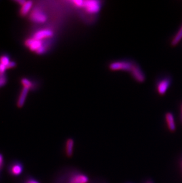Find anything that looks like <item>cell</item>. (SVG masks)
Returning <instances> with one entry per match:
<instances>
[{"label":"cell","instance_id":"12","mask_svg":"<svg viewBox=\"0 0 182 183\" xmlns=\"http://www.w3.org/2000/svg\"><path fill=\"white\" fill-rule=\"evenodd\" d=\"M29 89H28V88L23 87V89L21 91V93L20 94V97L18 98V100L17 101V106L18 107L21 108V107L23 106Z\"/></svg>","mask_w":182,"mask_h":183},{"label":"cell","instance_id":"5","mask_svg":"<svg viewBox=\"0 0 182 183\" xmlns=\"http://www.w3.org/2000/svg\"><path fill=\"white\" fill-rule=\"evenodd\" d=\"M30 19L37 23H43L46 22V15L39 8H35L30 15Z\"/></svg>","mask_w":182,"mask_h":183},{"label":"cell","instance_id":"24","mask_svg":"<svg viewBox=\"0 0 182 183\" xmlns=\"http://www.w3.org/2000/svg\"><path fill=\"white\" fill-rule=\"evenodd\" d=\"M146 183H153L152 181H147V182Z\"/></svg>","mask_w":182,"mask_h":183},{"label":"cell","instance_id":"14","mask_svg":"<svg viewBox=\"0 0 182 183\" xmlns=\"http://www.w3.org/2000/svg\"><path fill=\"white\" fill-rule=\"evenodd\" d=\"M182 39V27L179 30V31L177 32L176 35L173 37V40L171 41V45L172 46H175L177 45L179 42Z\"/></svg>","mask_w":182,"mask_h":183},{"label":"cell","instance_id":"17","mask_svg":"<svg viewBox=\"0 0 182 183\" xmlns=\"http://www.w3.org/2000/svg\"><path fill=\"white\" fill-rule=\"evenodd\" d=\"M21 83L23 85L24 87L30 89V88L32 87V84L27 78H23L21 79Z\"/></svg>","mask_w":182,"mask_h":183},{"label":"cell","instance_id":"19","mask_svg":"<svg viewBox=\"0 0 182 183\" xmlns=\"http://www.w3.org/2000/svg\"><path fill=\"white\" fill-rule=\"evenodd\" d=\"M7 82V79L4 75H0V87L4 85Z\"/></svg>","mask_w":182,"mask_h":183},{"label":"cell","instance_id":"9","mask_svg":"<svg viewBox=\"0 0 182 183\" xmlns=\"http://www.w3.org/2000/svg\"><path fill=\"white\" fill-rule=\"evenodd\" d=\"M165 120L169 130L171 132H175L176 130V127L173 114L171 113H167L165 114Z\"/></svg>","mask_w":182,"mask_h":183},{"label":"cell","instance_id":"10","mask_svg":"<svg viewBox=\"0 0 182 183\" xmlns=\"http://www.w3.org/2000/svg\"><path fill=\"white\" fill-rule=\"evenodd\" d=\"M89 178L83 174H77L70 178L69 183H87Z\"/></svg>","mask_w":182,"mask_h":183},{"label":"cell","instance_id":"7","mask_svg":"<svg viewBox=\"0 0 182 183\" xmlns=\"http://www.w3.org/2000/svg\"><path fill=\"white\" fill-rule=\"evenodd\" d=\"M25 45L32 52H36L39 48L43 46L42 41L37 40L33 37L27 39L25 41Z\"/></svg>","mask_w":182,"mask_h":183},{"label":"cell","instance_id":"6","mask_svg":"<svg viewBox=\"0 0 182 183\" xmlns=\"http://www.w3.org/2000/svg\"><path fill=\"white\" fill-rule=\"evenodd\" d=\"M170 85V79L169 78H164L158 81L156 84V90L159 94L165 95Z\"/></svg>","mask_w":182,"mask_h":183},{"label":"cell","instance_id":"18","mask_svg":"<svg viewBox=\"0 0 182 183\" xmlns=\"http://www.w3.org/2000/svg\"><path fill=\"white\" fill-rule=\"evenodd\" d=\"M4 166V158L2 154L0 152V178H1V172L2 171Z\"/></svg>","mask_w":182,"mask_h":183},{"label":"cell","instance_id":"25","mask_svg":"<svg viewBox=\"0 0 182 183\" xmlns=\"http://www.w3.org/2000/svg\"><path fill=\"white\" fill-rule=\"evenodd\" d=\"M181 114H182V104L181 106Z\"/></svg>","mask_w":182,"mask_h":183},{"label":"cell","instance_id":"16","mask_svg":"<svg viewBox=\"0 0 182 183\" xmlns=\"http://www.w3.org/2000/svg\"><path fill=\"white\" fill-rule=\"evenodd\" d=\"M10 62L9 58L7 56H2L0 58V64L6 65V66Z\"/></svg>","mask_w":182,"mask_h":183},{"label":"cell","instance_id":"23","mask_svg":"<svg viewBox=\"0 0 182 183\" xmlns=\"http://www.w3.org/2000/svg\"><path fill=\"white\" fill-rule=\"evenodd\" d=\"M27 1H23V0H20V1H17V2H18L20 6H23L24 4H26V2Z\"/></svg>","mask_w":182,"mask_h":183},{"label":"cell","instance_id":"1","mask_svg":"<svg viewBox=\"0 0 182 183\" xmlns=\"http://www.w3.org/2000/svg\"><path fill=\"white\" fill-rule=\"evenodd\" d=\"M134 62L130 60H119L111 62L108 68L112 71H124L129 72Z\"/></svg>","mask_w":182,"mask_h":183},{"label":"cell","instance_id":"20","mask_svg":"<svg viewBox=\"0 0 182 183\" xmlns=\"http://www.w3.org/2000/svg\"><path fill=\"white\" fill-rule=\"evenodd\" d=\"M7 69V66L6 65L0 64V75H4V73Z\"/></svg>","mask_w":182,"mask_h":183},{"label":"cell","instance_id":"13","mask_svg":"<svg viewBox=\"0 0 182 183\" xmlns=\"http://www.w3.org/2000/svg\"><path fill=\"white\" fill-rule=\"evenodd\" d=\"M33 6V2L31 1H28L26 2L25 4L21 7V10H20V14L21 16H25L29 12L31 7Z\"/></svg>","mask_w":182,"mask_h":183},{"label":"cell","instance_id":"2","mask_svg":"<svg viewBox=\"0 0 182 183\" xmlns=\"http://www.w3.org/2000/svg\"><path fill=\"white\" fill-rule=\"evenodd\" d=\"M24 170L23 162L17 160H12L7 166V171L12 177L20 176L23 172Z\"/></svg>","mask_w":182,"mask_h":183},{"label":"cell","instance_id":"11","mask_svg":"<svg viewBox=\"0 0 182 183\" xmlns=\"http://www.w3.org/2000/svg\"><path fill=\"white\" fill-rule=\"evenodd\" d=\"M74 141L72 139H68L65 144V153L68 157H71L73 152Z\"/></svg>","mask_w":182,"mask_h":183},{"label":"cell","instance_id":"21","mask_svg":"<svg viewBox=\"0 0 182 183\" xmlns=\"http://www.w3.org/2000/svg\"><path fill=\"white\" fill-rule=\"evenodd\" d=\"M46 52V47L44 46H42V47L39 48L36 52L35 53L39 54V55H41L43 54Z\"/></svg>","mask_w":182,"mask_h":183},{"label":"cell","instance_id":"3","mask_svg":"<svg viewBox=\"0 0 182 183\" xmlns=\"http://www.w3.org/2000/svg\"><path fill=\"white\" fill-rule=\"evenodd\" d=\"M101 1H83L82 5L81 8L88 14H96L101 9Z\"/></svg>","mask_w":182,"mask_h":183},{"label":"cell","instance_id":"8","mask_svg":"<svg viewBox=\"0 0 182 183\" xmlns=\"http://www.w3.org/2000/svg\"><path fill=\"white\" fill-rule=\"evenodd\" d=\"M54 35V32L52 30L43 29L39 30L33 35V38L37 40L42 41L44 39L52 37Z\"/></svg>","mask_w":182,"mask_h":183},{"label":"cell","instance_id":"15","mask_svg":"<svg viewBox=\"0 0 182 183\" xmlns=\"http://www.w3.org/2000/svg\"><path fill=\"white\" fill-rule=\"evenodd\" d=\"M20 183H41V182L32 176H27L24 177Z\"/></svg>","mask_w":182,"mask_h":183},{"label":"cell","instance_id":"22","mask_svg":"<svg viewBox=\"0 0 182 183\" xmlns=\"http://www.w3.org/2000/svg\"><path fill=\"white\" fill-rule=\"evenodd\" d=\"M16 66V62L12 61V62H10L8 64V65L7 66V69H10V68H14Z\"/></svg>","mask_w":182,"mask_h":183},{"label":"cell","instance_id":"4","mask_svg":"<svg viewBox=\"0 0 182 183\" xmlns=\"http://www.w3.org/2000/svg\"><path fill=\"white\" fill-rule=\"evenodd\" d=\"M131 76L138 83H143L146 81V75L141 67L134 62L129 72Z\"/></svg>","mask_w":182,"mask_h":183}]
</instances>
